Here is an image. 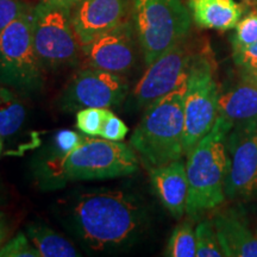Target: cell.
I'll list each match as a JSON object with an SVG mask.
<instances>
[{
    "mask_svg": "<svg viewBox=\"0 0 257 257\" xmlns=\"http://www.w3.org/2000/svg\"><path fill=\"white\" fill-rule=\"evenodd\" d=\"M0 257H41V255L28 234L18 233L0 246Z\"/></svg>",
    "mask_w": 257,
    "mask_h": 257,
    "instance_id": "cb8c5ba5",
    "label": "cell"
},
{
    "mask_svg": "<svg viewBox=\"0 0 257 257\" xmlns=\"http://www.w3.org/2000/svg\"><path fill=\"white\" fill-rule=\"evenodd\" d=\"M6 237H8V229H6V225L0 218V246L3 245V243L5 242Z\"/></svg>",
    "mask_w": 257,
    "mask_h": 257,
    "instance_id": "f546056e",
    "label": "cell"
},
{
    "mask_svg": "<svg viewBox=\"0 0 257 257\" xmlns=\"http://www.w3.org/2000/svg\"><path fill=\"white\" fill-rule=\"evenodd\" d=\"M128 133V128L119 117H117L113 112L108 110L107 117H106L104 126L101 128L100 138L113 142H121Z\"/></svg>",
    "mask_w": 257,
    "mask_h": 257,
    "instance_id": "d4e9b609",
    "label": "cell"
},
{
    "mask_svg": "<svg viewBox=\"0 0 257 257\" xmlns=\"http://www.w3.org/2000/svg\"><path fill=\"white\" fill-rule=\"evenodd\" d=\"M80 140H81V137L78 136L75 133H72V131H62V133H60L56 137L57 146L61 148L62 153L72 149Z\"/></svg>",
    "mask_w": 257,
    "mask_h": 257,
    "instance_id": "83f0119b",
    "label": "cell"
},
{
    "mask_svg": "<svg viewBox=\"0 0 257 257\" xmlns=\"http://www.w3.org/2000/svg\"><path fill=\"white\" fill-rule=\"evenodd\" d=\"M244 73L250 74V75L253 76V78H255V79L257 80V69H256V70H252V72H244Z\"/></svg>",
    "mask_w": 257,
    "mask_h": 257,
    "instance_id": "4dcf8cb0",
    "label": "cell"
},
{
    "mask_svg": "<svg viewBox=\"0 0 257 257\" xmlns=\"http://www.w3.org/2000/svg\"><path fill=\"white\" fill-rule=\"evenodd\" d=\"M32 32L44 69L73 66L78 61L81 44L73 27L72 9L40 2L34 9Z\"/></svg>",
    "mask_w": 257,
    "mask_h": 257,
    "instance_id": "ba28073f",
    "label": "cell"
},
{
    "mask_svg": "<svg viewBox=\"0 0 257 257\" xmlns=\"http://www.w3.org/2000/svg\"><path fill=\"white\" fill-rule=\"evenodd\" d=\"M46 166L50 178L60 181H93L134 174L140 162L130 144L91 137L81 138Z\"/></svg>",
    "mask_w": 257,
    "mask_h": 257,
    "instance_id": "277c9868",
    "label": "cell"
},
{
    "mask_svg": "<svg viewBox=\"0 0 257 257\" xmlns=\"http://www.w3.org/2000/svg\"><path fill=\"white\" fill-rule=\"evenodd\" d=\"M186 86L187 82L147 106L142 119L131 135L130 146L149 169L185 155Z\"/></svg>",
    "mask_w": 257,
    "mask_h": 257,
    "instance_id": "3957f363",
    "label": "cell"
},
{
    "mask_svg": "<svg viewBox=\"0 0 257 257\" xmlns=\"http://www.w3.org/2000/svg\"><path fill=\"white\" fill-rule=\"evenodd\" d=\"M194 23L202 29L227 31L243 17L244 6L234 0H188Z\"/></svg>",
    "mask_w": 257,
    "mask_h": 257,
    "instance_id": "e0dca14e",
    "label": "cell"
},
{
    "mask_svg": "<svg viewBox=\"0 0 257 257\" xmlns=\"http://www.w3.org/2000/svg\"><path fill=\"white\" fill-rule=\"evenodd\" d=\"M239 74V81L220 91L218 100V117L229 121L232 128L257 125V80L248 73Z\"/></svg>",
    "mask_w": 257,
    "mask_h": 257,
    "instance_id": "9a60e30c",
    "label": "cell"
},
{
    "mask_svg": "<svg viewBox=\"0 0 257 257\" xmlns=\"http://www.w3.org/2000/svg\"><path fill=\"white\" fill-rule=\"evenodd\" d=\"M131 15V0H81L72 12L73 27L80 44L126 21Z\"/></svg>",
    "mask_w": 257,
    "mask_h": 257,
    "instance_id": "4fadbf2b",
    "label": "cell"
},
{
    "mask_svg": "<svg viewBox=\"0 0 257 257\" xmlns=\"http://www.w3.org/2000/svg\"><path fill=\"white\" fill-rule=\"evenodd\" d=\"M245 2H256V0H245Z\"/></svg>",
    "mask_w": 257,
    "mask_h": 257,
    "instance_id": "836d02e7",
    "label": "cell"
},
{
    "mask_svg": "<svg viewBox=\"0 0 257 257\" xmlns=\"http://www.w3.org/2000/svg\"><path fill=\"white\" fill-rule=\"evenodd\" d=\"M3 138L4 137L0 136V155H2V150H3Z\"/></svg>",
    "mask_w": 257,
    "mask_h": 257,
    "instance_id": "1f68e13d",
    "label": "cell"
},
{
    "mask_svg": "<svg viewBox=\"0 0 257 257\" xmlns=\"http://www.w3.org/2000/svg\"><path fill=\"white\" fill-rule=\"evenodd\" d=\"M28 8L22 0H0V32Z\"/></svg>",
    "mask_w": 257,
    "mask_h": 257,
    "instance_id": "4316f807",
    "label": "cell"
},
{
    "mask_svg": "<svg viewBox=\"0 0 257 257\" xmlns=\"http://www.w3.org/2000/svg\"><path fill=\"white\" fill-rule=\"evenodd\" d=\"M28 237L41 257H76L80 253L74 245L50 227L34 224L28 227Z\"/></svg>",
    "mask_w": 257,
    "mask_h": 257,
    "instance_id": "ac0fdd59",
    "label": "cell"
},
{
    "mask_svg": "<svg viewBox=\"0 0 257 257\" xmlns=\"http://www.w3.org/2000/svg\"><path fill=\"white\" fill-rule=\"evenodd\" d=\"M41 2L42 3H50V4L62 5V6H66V8L73 9V8H75V6L78 5L81 0H41Z\"/></svg>",
    "mask_w": 257,
    "mask_h": 257,
    "instance_id": "f1b7e54d",
    "label": "cell"
},
{
    "mask_svg": "<svg viewBox=\"0 0 257 257\" xmlns=\"http://www.w3.org/2000/svg\"><path fill=\"white\" fill-rule=\"evenodd\" d=\"M152 185L161 204L175 219L186 213L188 199V178L186 163L181 159L149 169Z\"/></svg>",
    "mask_w": 257,
    "mask_h": 257,
    "instance_id": "2e32d148",
    "label": "cell"
},
{
    "mask_svg": "<svg viewBox=\"0 0 257 257\" xmlns=\"http://www.w3.org/2000/svg\"><path fill=\"white\" fill-rule=\"evenodd\" d=\"M34 9L24 12L0 32V81L24 92L36 91L43 72L34 43Z\"/></svg>",
    "mask_w": 257,
    "mask_h": 257,
    "instance_id": "52a82bcc",
    "label": "cell"
},
{
    "mask_svg": "<svg viewBox=\"0 0 257 257\" xmlns=\"http://www.w3.org/2000/svg\"><path fill=\"white\" fill-rule=\"evenodd\" d=\"M232 36V50L251 46L257 41V10H251L245 17L240 18Z\"/></svg>",
    "mask_w": 257,
    "mask_h": 257,
    "instance_id": "603a6c76",
    "label": "cell"
},
{
    "mask_svg": "<svg viewBox=\"0 0 257 257\" xmlns=\"http://www.w3.org/2000/svg\"><path fill=\"white\" fill-rule=\"evenodd\" d=\"M231 128L229 121L218 117L210 133L186 155L188 178L186 213L193 219L219 207L226 198L225 181L230 165L226 137Z\"/></svg>",
    "mask_w": 257,
    "mask_h": 257,
    "instance_id": "7a4b0ae2",
    "label": "cell"
},
{
    "mask_svg": "<svg viewBox=\"0 0 257 257\" xmlns=\"http://www.w3.org/2000/svg\"><path fill=\"white\" fill-rule=\"evenodd\" d=\"M108 110L111 108H82L76 113V127L89 137H99L106 117H107Z\"/></svg>",
    "mask_w": 257,
    "mask_h": 257,
    "instance_id": "7402d4cb",
    "label": "cell"
},
{
    "mask_svg": "<svg viewBox=\"0 0 257 257\" xmlns=\"http://www.w3.org/2000/svg\"><path fill=\"white\" fill-rule=\"evenodd\" d=\"M138 47L133 18H127L89 43L83 44L81 51L92 68L125 75L136 64Z\"/></svg>",
    "mask_w": 257,
    "mask_h": 257,
    "instance_id": "7c38bea8",
    "label": "cell"
},
{
    "mask_svg": "<svg viewBox=\"0 0 257 257\" xmlns=\"http://www.w3.org/2000/svg\"><path fill=\"white\" fill-rule=\"evenodd\" d=\"M233 62L239 72H252L257 69V41L251 46L232 50Z\"/></svg>",
    "mask_w": 257,
    "mask_h": 257,
    "instance_id": "484cf974",
    "label": "cell"
},
{
    "mask_svg": "<svg viewBox=\"0 0 257 257\" xmlns=\"http://www.w3.org/2000/svg\"><path fill=\"white\" fill-rule=\"evenodd\" d=\"M128 93L124 75L88 67L70 80L61 98L64 111L87 107L112 108L120 105Z\"/></svg>",
    "mask_w": 257,
    "mask_h": 257,
    "instance_id": "9c48e42d",
    "label": "cell"
},
{
    "mask_svg": "<svg viewBox=\"0 0 257 257\" xmlns=\"http://www.w3.org/2000/svg\"><path fill=\"white\" fill-rule=\"evenodd\" d=\"M256 237H257V231H256Z\"/></svg>",
    "mask_w": 257,
    "mask_h": 257,
    "instance_id": "e575fe53",
    "label": "cell"
},
{
    "mask_svg": "<svg viewBox=\"0 0 257 257\" xmlns=\"http://www.w3.org/2000/svg\"><path fill=\"white\" fill-rule=\"evenodd\" d=\"M69 217L76 234L93 251L130 246L143 233L148 219L136 197L113 189L80 193L70 204Z\"/></svg>",
    "mask_w": 257,
    "mask_h": 257,
    "instance_id": "6da1fadb",
    "label": "cell"
},
{
    "mask_svg": "<svg viewBox=\"0 0 257 257\" xmlns=\"http://www.w3.org/2000/svg\"><path fill=\"white\" fill-rule=\"evenodd\" d=\"M195 239H197V257L224 256L216 229L211 219L199 221L195 226Z\"/></svg>",
    "mask_w": 257,
    "mask_h": 257,
    "instance_id": "44dd1931",
    "label": "cell"
},
{
    "mask_svg": "<svg viewBox=\"0 0 257 257\" xmlns=\"http://www.w3.org/2000/svg\"><path fill=\"white\" fill-rule=\"evenodd\" d=\"M195 50L184 40L147 66L146 73L134 89L137 105L147 107L187 82Z\"/></svg>",
    "mask_w": 257,
    "mask_h": 257,
    "instance_id": "30bf717a",
    "label": "cell"
},
{
    "mask_svg": "<svg viewBox=\"0 0 257 257\" xmlns=\"http://www.w3.org/2000/svg\"><path fill=\"white\" fill-rule=\"evenodd\" d=\"M169 257H194L197 256V239L195 229L192 221L185 220L173 230L172 236L165 251Z\"/></svg>",
    "mask_w": 257,
    "mask_h": 257,
    "instance_id": "ffe728a7",
    "label": "cell"
},
{
    "mask_svg": "<svg viewBox=\"0 0 257 257\" xmlns=\"http://www.w3.org/2000/svg\"><path fill=\"white\" fill-rule=\"evenodd\" d=\"M27 118V110L18 96L9 88L0 86V136L15 135Z\"/></svg>",
    "mask_w": 257,
    "mask_h": 257,
    "instance_id": "d6986e66",
    "label": "cell"
},
{
    "mask_svg": "<svg viewBox=\"0 0 257 257\" xmlns=\"http://www.w3.org/2000/svg\"><path fill=\"white\" fill-rule=\"evenodd\" d=\"M221 251L227 257H257V237L240 207L224 208L211 218Z\"/></svg>",
    "mask_w": 257,
    "mask_h": 257,
    "instance_id": "5bb4252c",
    "label": "cell"
},
{
    "mask_svg": "<svg viewBox=\"0 0 257 257\" xmlns=\"http://www.w3.org/2000/svg\"><path fill=\"white\" fill-rule=\"evenodd\" d=\"M3 216H4V213H3L2 210H0V218H3Z\"/></svg>",
    "mask_w": 257,
    "mask_h": 257,
    "instance_id": "d6a6232c",
    "label": "cell"
},
{
    "mask_svg": "<svg viewBox=\"0 0 257 257\" xmlns=\"http://www.w3.org/2000/svg\"><path fill=\"white\" fill-rule=\"evenodd\" d=\"M216 61L208 48L195 51L186 86L185 155L210 133L218 118L219 88L216 81Z\"/></svg>",
    "mask_w": 257,
    "mask_h": 257,
    "instance_id": "8992f818",
    "label": "cell"
},
{
    "mask_svg": "<svg viewBox=\"0 0 257 257\" xmlns=\"http://www.w3.org/2000/svg\"><path fill=\"white\" fill-rule=\"evenodd\" d=\"M230 165L225 197L246 202L257 198V125L231 128L226 137Z\"/></svg>",
    "mask_w": 257,
    "mask_h": 257,
    "instance_id": "8fae6325",
    "label": "cell"
},
{
    "mask_svg": "<svg viewBox=\"0 0 257 257\" xmlns=\"http://www.w3.org/2000/svg\"><path fill=\"white\" fill-rule=\"evenodd\" d=\"M131 18L147 66L186 40L192 23L180 0H131Z\"/></svg>",
    "mask_w": 257,
    "mask_h": 257,
    "instance_id": "5b68a950",
    "label": "cell"
}]
</instances>
